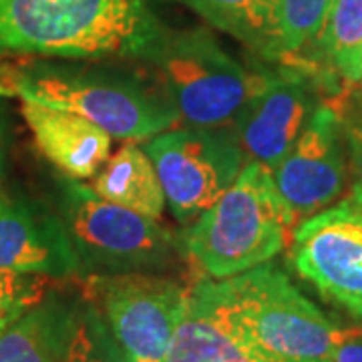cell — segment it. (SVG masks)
Instances as JSON below:
<instances>
[{"label":"cell","instance_id":"6da1fadb","mask_svg":"<svg viewBox=\"0 0 362 362\" xmlns=\"http://www.w3.org/2000/svg\"><path fill=\"white\" fill-rule=\"evenodd\" d=\"M161 28L143 0H0V54L139 59Z\"/></svg>","mask_w":362,"mask_h":362},{"label":"cell","instance_id":"7a4b0ae2","mask_svg":"<svg viewBox=\"0 0 362 362\" xmlns=\"http://www.w3.org/2000/svg\"><path fill=\"white\" fill-rule=\"evenodd\" d=\"M197 288L262 354L278 362H328L337 324L270 262L228 280H202Z\"/></svg>","mask_w":362,"mask_h":362},{"label":"cell","instance_id":"3957f363","mask_svg":"<svg viewBox=\"0 0 362 362\" xmlns=\"http://www.w3.org/2000/svg\"><path fill=\"white\" fill-rule=\"evenodd\" d=\"M294 228L270 169L246 161L220 199L187 226L181 244L209 280H228L272 262Z\"/></svg>","mask_w":362,"mask_h":362},{"label":"cell","instance_id":"277c9868","mask_svg":"<svg viewBox=\"0 0 362 362\" xmlns=\"http://www.w3.org/2000/svg\"><path fill=\"white\" fill-rule=\"evenodd\" d=\"M137 61L151 71L180 121L197 127L232 125L244 105L278 77L235 61L206 28L163 26Z\"/></svg>","mask_w":362,"mask_h":362},{"label":"cell","instance_id":"5b68a950","mask_svg":"<svg viewBox=\"0 0 362 362\" xmlns=\"http://www.w3.org/2000/svg\"><path fill=\"white\" fill-rule=\"evenodd\" d=\"M11 87L23 103L75 113L121 141H145L180 123L156 85L115 69L37 65L16 73Z\"/></svg>","mask_w":362,"mask_h":362},{"label":"cell","instance_id":"8992f818","mask_svg":"<svg viewBox=\"0 0 362 362\" xmlns=\"http://www.w3.org/2000/svg\"><path fill=\"white\" fill-rule=\"evenodd\" d=\"M59 189L61 220L81 270L90 276L159 274L183 252V244L159 220L107 202L71 177H63Z\"/></svg>","mask_w":362,"mask_h":362},{"label":"cell","instance_id":"52a82bcc","mask_svg":"<svg viewBox=\"0 0 362 362\" xmlns=\"http://www.w3.org/2000/svg\"><path fill=\"white\" fill-rule=\"evenodd\" d=\"M151 159L165 204L181 226L194 223L232 185L246 156L232 125H183L141 141Z\"/></svg>","mask_w":362,"mask_h":362},{"label":"cell","instance_id":"ba28073f","mask_svg":"<svg viewBox=\"0 0 362 362\" xmlns=\"http://www.w3.org/2000/svg\"><path fill=\"white\" fill-rule=\"evenodd\" d=\"M187 292L159 274L90 276V300L131 362H165Z\"/></svg>","mask_w":362,"mask_h":362},{"label":"cell","instance_id":"9c48e42d","mask_svg":"<svg viewBox=\"0 0 362 362\" xmlns=\"http://www.w3.org/2000/svg\"><path fill=\"white\" fill-rule=\"evenodd\" d=\"M290 259L324 298L362 318V195L350 189L300 221L292 232Z\"/></svg>","mask_w":362,"mask_h":362},{"label":"cell","instance_id":"30bf717a","mask_svg":"<svg viewBox=\"0 0 362 362\" xmlns=\"http://www.w3.org/2000/svg\"><path fill=\"white\" fill-rule=\"evenodd\" d=\"M272 177L296 226L337 204L349 180L346 133L337 109L316 107L306 129L272 171Z\"/></svg>","mask_w":362,"mask_h":362},{"label":"cell","instance_id":"8fae6325","mask_svg":"<svg viewBox=\"0 0 362 362\" xmlns=\"http://www.w3.org/2000/svg\"><path fill=\"white\" fill-rule=\"evenodd\" d=\"M314 111L310 85L300 77L278 75L233 119L232 129L246 161H258L274 171L306 129Z\"/></svg>","mask_w":362,"mask_h":362},{"label":"cell","instance_id":"7c38bea8","mask_svg":"<svg viewBox=\"0 0 362 362\" xmlns=\"http://www.w3.org/2000/svg\"><path fill=\"white\" fill-rule=\"evenodd\" d=\"M0 272L51 278L81 272L63 220L42 207L0 197Z\"/></svg>","mask_w":362,"mask_h":362},{"label":"cell","instance_id":"4fadbf2b","mask_svg":"<svg viewBox=\"0 0 362 362\" xmlns=\"http://www.w3.org/2000/svg\"><path fill=\"white\" fill-rule=\"evenodd\" d=\"M23 117L40 153L71 180H90L111 157V135L75 113L23 103Z\"/></svg>","mask_w":362,"mask_h":362},{"label":"cell","instance_id":"5bb4252c","mask_svg":"<svg viewBox=\"0 0 362 362\" xmlns=\"http://www.w3.org/2000/svg\"><path fill=\"white\" fill-rule=\"evenodd\" d=\"M83 298H39L0 334V362H65Z\"/></svg>","mask_w":362,"mask_h":362},{"label":"cell","instance_id":"9a60e30c","mask_svg":"<svg viewBox=\"0 0 362 362\" xmlns=\"http://www.w3.org/2000/svg\"><path fill=\"white\" fill-rule=\"evenodd\" d=\"M165 362H278L262 354L223 322L194 284L169 344Z\"/></svg>","mask_w":362,"mask_h":362},{"label":"cell","instance_id":"2e32d148","mask_svg":"<svg viewBox=\"0 0 362 362\" xmlns=\"http://www.w3.org/2000/svg\"><path fill=\"white\" fill-rule=\"evenodd\" d=\"M90 187L107 202L127 207L145 218L159 220L163 216V187L151 159L135 141H127L105 161Z\"/></svg>","mask_w":362,"mask_h":362},{"label":"cell","instance_id":"e0dca14e","mask_svg":"<svg viewBox=\"0 0 362 362\" xmlns=\"http://www.w3.org/2000/svg\"><path fill=\"white\" fill-rule=\"evenodd\" d=\"M264 59H280L274 0H181Z\"/></svg>","mask_w":362,"mask_h":362},{"label":"cell","instance_id":"ac0fdd59","mask_svg":"<svg viewBox=\"0 0 362 362\" xmlns=\"http://www.w3.org/2000/svg\"><path fill=\"white\" fill-rule=\"evenodd\" d=\"M320 40L338 73L350 83H361L362 0H334Z\"/></svg>","mask_w":362,"mask_h":362},{"label":"cell","instance_id":"d6986e66","mask_svg":"<svg viewBox=\"0 0 362 362\" xmlns=\"http://www.w3.org/2000/svg\"><path fill=\"white\" fill-rule=\"evenodd\" d=\"M334 0H274L280 57L300 52L320 39Z\"/></svg>","mask_w":362,"mask_h":362},{"label":"cell","instance_id":"ffe728a7","mask_svg":"<svg viewBox=\"0 0 362 362\" xmlns=\"http://www.w3.org/2000/svg\"><path fill=\"white\" fill-rule=\"evenodd\" d=\"M65 362H131L97 304L85 298Z\"/></svg>","mask_w":362,"mask_h":362},{"label":"cell","instance_id":"44dd1931","mask_svg":"<svg viewBox=\"0 0 362 362\" xmlns=\"http://www.w3.org/2000/svg\"><path fill=\"white\" fill-rule=\"evenodd\" d=\"M37 300L35 286L26 276L0 272V334Z\"/></svg>","mask_w":362,"mask_h":362},{"label":"cell","instance_id":"7402d4cb","mask_svg":"<svg viewBox=\"0 0 362 362\" xmlns=\"http://www.w3.org/2000/svg\"><path fill=\"white\" fill-rule=\"evenodd\" d=\"M328 362H362V318L350 326H337Z\"/></svg>","mask_w":362,"mask_h":362},{"label":"cell","instance_id":"603a6c76","mask_svg":"<svg viewBox=\"0 0 362 362\" xmlns=\"http://www.w3.org/2000/svg\"><path fill=\"white\" fill-rule=\"evenodd\" d=\"M344 133H346V147H349V165L354 173V185L352 189L362 195V117L354 123L344 121Z\"/></svg>","mask_w":362,"mask_h":362}]
</instances>
